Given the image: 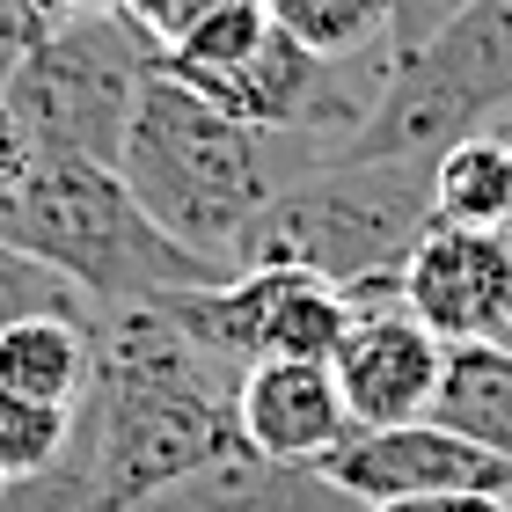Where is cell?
I'll return each instance as SVG.
<instances>
[{
    "mask_svg": "<svg viewBox=\"0 0 512 512\" xmlns=\"http://www.w3.org/2000/svg\"><path fill=\"white\" fill-rule=\"evenodd\" d=\"M512 118V0H469L454 22L388 59L366 125L330 161H439L454 139Z\"/></svg>",
    "mask_w": 512,
    "mask_h": 512,
    "instance_id": "5",
    "label": "cell"
},
{
    "mask_svg": "<svg viewBox=\"0 0 512 512\" xmlns=\"http://www.w3.org/2000/svg\"><path fill=\"white\" fill-rule=\"evenodd\" d=\"M88 322L96 315H22L0 330V388L37 403H81L88 388Z\"/></svg>",
    "mask_w": 512,
    "mask_h": 512,
    "instance_id": "12",
    "label": "cell"
},
{
    "mask_svg": "<svg viewBox=\"0 0 512 512\" xmlns=\"http://www.w3.org/2000/svg\"><path fill=\"white\" fill-rule=\"evenodd\" d=\"M425 227L432 161H315L264 205L235 271H308L344 286L352 308H381L403 300V256Z\"/></svg>",
    "mask_w": 512,
    "mask_h": 512,
    "instance_id": "3",
    "label": "cell"
},
{
    "mask_svg": "<svg viewBox=\"0 0 512 512\" xmlns=\"http://www.w3.org/2000/svg\"><path fill=\"white\" fill-rule=\"evenodd\" d=\"M352 293L322 286L308 271H271V300H264V337H256V359H322L344 344L352 330Z\"/></svg>",
    "mask_w": 512,
    "mask_h": 512,
    "instance_id": "15",
    "label": "cell"
},
{
    "mask_svg": "<svg viewBox=\"0 0 512 512\" xmlns=\"http://www.w3.org/2000/svg\"><path fill=\"white\" fill-rule=\"evenodd\" d=\"M403 308L447 344H505L512 242L505 227H425L403 256Z\"/></svg>",
    "mask_w": 512,
    "mask_h": 512,
    "instance_id": "7",
    "label": "cell"
},
{
    "mask_svg": "<svg viewBox=\"0 0 512 512\" xmlns=\"http://www.w3.org/2000/svg\"><path fill=\"white\" fill-rule=\"evenodd\" d=\"M139 512H374V505H359L315 461H271L235 439L213 461H198L191 476H176L169 491H154Z\"/></svg>",
    "mask_w": 512,
    "mask_h": 512,
    "instance_id": "11",
    "label": "cell"
},
{
    "mask_svg": "<svg viewBox=\"0 0 512 512\" xmlns=\"http://www.w3.org/2000/svg\"><path fill=\"white\" fill-rule=\"evenodd\" d=\"M0 512H110V505H103V491H96V476H88V461L66 447L52 469L0 483Z\"/></svg>",
    "mask_w": 512,
    "mask_h": 512,
    "instance_id": "18",
    "label": "cell"
},
{
    "mask_svg": "<svg viewBox=\"0 0 512 512\" xmlns=\"http://www.w3.org/2000/svg\"><path fill=\"white\" fill-rule=\"evenodd\" d=\"M74 439V410L66 403H37V395H8L0 388V483L52 469Z\"/></svg>",
    "mask_w": 512,
    "mask_h": 512,
    "instance_id": "17",
    "label": "cell"
},
{
    "mask_svg": "<svg viewBox=\"0 0 512 512\" xmlns=\"http://www.w3.org/2000/svg\"><path fill=\"white\" fill-rule=\"evenodd\" d=\"M30 169H37V147H30V132L15 125V110L0 103V191H15Z\"/></svg>",
    "mask_w": 512,
    "mask_h": 512,
    "instance_id": "22",
    "label": "cell"
},
{
    "mask_svg": "<svg viewBox=\"0 0 512 512\" xmlns=\"http://www.w3.org/2000/svg\"><path fill=\"white\" fill-rule=\"evenodd\" d=\"M264 15L315 59H388V0H264Z\"/></svg>",
    "mask_w": 512,
    "mask_h": 512,
    "instance_id": "16",
    "label": "cell"
},
{
    "mask_svg": "<svg viewBox=\"0 0 512 512\" xmlns=\"http://www.w3.org/2000/svg\"><path fill=\"white\" fill-rule=\"evenodd\" d=\"M498 139H512V118H505V125H498Z\"/></svg>",
    "mask_w": 512,
    "mask_h": 512,
    "instance_id": "23",
    "label": "cell"
},
{
    "mask_svg": "<svg viewBox=\"0 0 512 512\" xmlns=\"http://www.w3.org/2000/svg\"><path fill=\"white\" fill-rule=\"evenodd\" d=\"M235 366L176 330L161 300L96 308L88 388L74 403V447L110 512H139L198 461L235 447Z\"/></svg>",
    "mask_w": 512,
    "mask_h": 512,
    "instance_id": "1",
    "label": "cell"
},
{
    "mask_svg": "<svg viewBox=\"0 0 512 512\" xmlns=\"http://www.w3.org/2000/svg\"><path fill=\"white\" fill-rule=\"evenodd\" d=\"M147 66H154V44L110 8L96 22L37 37L22 52V66L0 81V103L30 132L37 161H96V169H118V147H125V125H132Z\"/></svg>",
    "mask_w": 512,
    "mask_h": 512,
    "instance_id": "6",
    "label": "cell"
},
{
    "mask_svg": "<svg viewBox=\"0 0 512 512\" xmlns=\"http://www.w3.org/2000/svg\"><path fill=\"white\" fill-rule=\"evenodd\" d=\"M0 242L81 286L96 308H139L220 278L205 256H191L139 213L118 169L96 161H37L15 191H0Z\"/></svg>",
    "mask_w": 512,
    "mask_h": 512,
    "instance_id": "4",
    "label": "cell"
},
{
    "mask_svg": "<svg viewBox=\"0 0 512 512\" xmlns=\"http://www.w3.org/2000/svg\"><path fill=\"white\" fill-rule=\"evenodd\" d=\"M330 374H337V395L352 410V425H410V417H432V403H439L447 344L403 300H381V308L352 315L344 344L330 352Z\"/></svg>",
    "mask_w": 512,
    "mask_h": 512,
    "instance_id": "9",
    "label": "cell"
},
{
    "mask_svg": "<svg viewBox=\"0 0 512 512\" xmlns=\"http://www.w3.org/2000/svg\"><path fill=\"white\" fill-rule=\"evenodd\" d=\"M374 512H512L505 491H439V498H395Z\"/></svg>",
    "mask_w": 512,
    "mask_h": 512,
    "instance_id": "21",
    "label": "cell"
},
{
    "mask_svg": "<svg viewBox=\"0 0 512 512\" xmlns=\"http://www.w3.org/2000/svg\"><path fill=\"white\" fill-rule=\"evenodd\" d=\"M213 8H220V0H118V15H125L132 30L154 44V59L169 52V44H176L183 30H191L198 15H213Z\"/></svg>",
    "mask_w": 512,
    "mask_h": 512,
    "instance_id": "19",
    "label": "cell"
},
{
    "mask_svg": "<svg viewBox=\"0 0 512 512\" xmlns=\"http://www.w3.org/2000/svg\"><path fill=\"white\" fill-rule=\"evenodd\" d=\"M235 439L271 461H330L352 439V410L322 359H256L235 381Z\"/></svg>",
    "mask_w": 512,
    "mask_h": 512,
    "instance_id": "10",
    "label": "cell"
},
{
    "mask_svg": "<svg viewBox=\"0 0 512 512\" xmlns=\"http://www.w3.org/2000/svg\"><path fill=\"white\" fill-rule=\"evenodd\" d=\"M315 161L322 154L300 147V139H271V132L220 118L213 103L191 96L154 59L147 81H139L125 147H118V176L161 235H176L191 256H205L227 278L242 264V242L264 220V205Z\"/></svg>",
    "mask_w": 512,
    "mask_h": 512,
    "instance_id": "2",
    "label": "cell"
},
{
    "mask_svg": "<svg viewBox=\"0 0 512 512\" xmlns=\"http://www.w3.org/2000/svg\"><path fill=\"white\" fill-rule=\"evenodd\" d=\"M359 505H395V498H439V491H512V469L476 447L469 432L410 417V425H352V439L322 461Z\"/></svg>",
    "mask_w": 512,
    "mask_h": 512,
    "instance_id": "8",
    "label": "cell"
},
{
    "mask_svg": "<svg viewBox=\"0 0 512 512\" xmlns=\"http://www.w3.org/2000/svg\"><path fill=\"white\" fill-rule=\"evenodd\" d=\"M432 220L439 227H512V139L469 132L432 161Z\"/></svg>",
    "mask_w": 512,
    "mask_h": 512,
    "instance_id": "14",
    "label": "cell"
},
{
    "mask_svg": "<svg viewBox=\"0 0 512 512\" xmlns=\"http://www.w3.org/2000/svg\"><path fill=\"white\" fill-rule=\"evenodd\" d=\"M432 417L454 425V432H469L476 447H491L512 469V352L505 344H454Z\"/></svg>",
    "mask_w": 512,
    "mask_h": 512,
    "instance_id": "13",
    "label": "cell"
},
{
    "mask_svg": "<svg viewBox=\"0 0 512 512\" xmlns=\"http://www.w3.org/2000/svg\"><path fill=\"white\" fill-rule=\"evenodd\" d=\"M395 8V22H388V59H403V52H417L439 22H454L469 0H388Z\"/></svg>",
    "mask_w": 512,
    "mask_h": 512,
    "instance_id": "20",
    "label": "cell"
}]
</instances>
